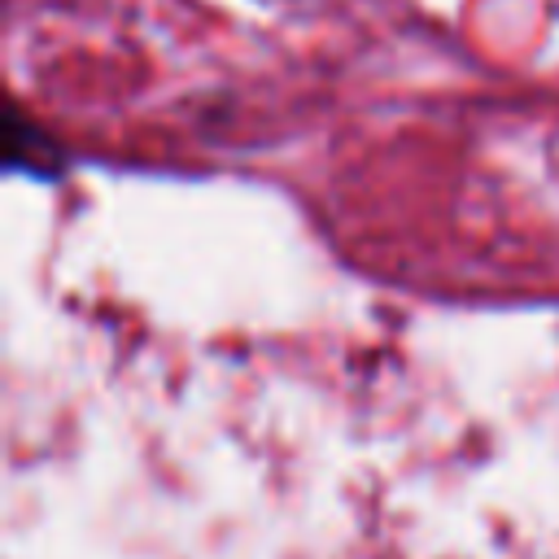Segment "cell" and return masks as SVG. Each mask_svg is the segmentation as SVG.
Returning a JSON list of instances; mask_svg holds the SVG:
<instances>
[{
  "label": "cell",
  "instance_id": "obj_1",
  "mask_svg": "<svg viewBox=\"0 0 559 559\" xmlns=\"http://www.w3.org/2000/svg\"><path fill=\"white\" fill-rule=\"evenodd\" d=\"M4 170L39 183H57L70 170V148L17 100L4 109Z\"/></svg>",
  "mask_w": 559,
  "mask_h": 559
}]
</instances>
